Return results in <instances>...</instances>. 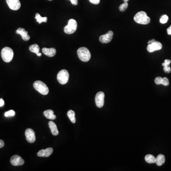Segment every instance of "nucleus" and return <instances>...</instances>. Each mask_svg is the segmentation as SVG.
I'll list each match as a JSON object with an SVG mask.
<instances>
[{"label":"nucleus","mask_w":171,"mask_h":171,"mask_svg":"<svg viewBox=\"0 0 171 171\" xmlns=\"http://www.w3.org/2000/svg\"><path fill=\"white\" fill-rule=\"evenodd\" d=\"M14 53L13 49L8 47H6L3 49L1 52V58L5 62H10L13 58Z\"/></svg>","instance_id":"nucleus-3"},{"label":"nucleus","mask_w":171,"mask_h":171,"mask_svg":"<svg viewBox=\"0 0 171 171\" xmlns=\"http://www.w3.org/2000/svg\"><path fill=\"white\" fill-rule=\"evenodd\" d=\"M4 146V142L2 140L0 139V148H2Z\"/></svg>","instance_id":"nucleus-32"},{"label":"nucleus","mask_w":171,"mask_h":171,"mask_svg":"<svg viewBox=\"0 0 171 171\" xmlns=\"http://www.w3.org/2000/svg\"><path fill=\"white\" fill-rule=\"evenodd\" d=\"M49 1H52V0H49Z\"/></svg>","instance_id":"nucleus-38"},{"label":"nucleus","mask_w":171,"mask_h":171,"mask_svg":"<svg viewBox=\"0 0 171 171\" xmlns=\"http://www.w3.org/2000/svg\"><path fill=\"white\" fill-rule=\"evenodd\" d=\"M15 114V112L13 110H11L6 112L4 114L5 117H13Z\"/></svg>","instance_id":"nucleus-25"},{"label":"nucleus","mask_w":171,"mask_h":171,"mask_svg":"<svg viewBox=\"0 0 171 171\" xmlns=\"http://www.w3.org/2000/svg\"><path fill=\"white\" fill-rule=\"evenodd\" d=\"M161 84L165 86H167L169 85V81L168 79L167 78H162V83Z\"/></svg>","instance_id":"nucleus-26"},{"label":"nucleus","mask_w":171,"mask_h":171,"mask_svg":"<svg viewBox=\"0 0 171 171\" xmlns=\"http://www.w3.org/2000/svg\"><path fill=\"white\" fill-rule=\"evenodd\" d=\"M35 18L36 20V21L37 23H39V24L42 23L43 22L44 23H46L47 21V20H48V18L46 17H42L41 16H40V14L38 13H37L35 15Z\"/></svg>","instance_id":"nucleus-19"},{"label":"nucleus","mask_w":171,"mask_h":171,"mask_svg":"<svg viewBox=\"0 0 171 171\" xmlns=\"http://www.w3.org/2000/svg\"><path fill=\"white\" fill-rule=\"evenodd\" d=\"M168 20V17L167 16V15H164L161 17L160 22L162 24H165L167 22Z\"/></svg>","instance_id":"nucleus-24"},{"label":"nucleus","mask_w":171,"mask_h":171,"mask_svg":"<svg viewBox=\"0 0 171 171\" xmlns=\"http://www.w3.org/2000/svg\"><path fill=\"white\" fill-rule=\"evenodd\" d=\"M123 1H124V2H127L129 0H123Z\"/></svg>","instance_id":"nucleus-37"},{"label":"nucleus","mask_w":171,"mask_h":171,"mask_svg":"<svg viewBox=\"0 0 171 171\" xmlns=\"http://www.w3.org/2000/svg\"><path fill=\"white\" fill-rule=\"evenodd\" d=\"M162 78L160 77H156V78H155V84L157 85H160L162 83Z\"/></svg>","instance_id":"nucleus-28"},{"label":"nucleus","mask_w":171,"mask_h":171,"mask_svg":"<svg viewBox=\"0 0 171 171\" xmlns=\"http://www.w3.org/2000/svg\"><path fill=\"white\" fill-rule=\"evenodd\" d=\"M77 54L78 58L81 61L83 62H88L91 58V53L86 47H81L78 49Z\"/></svg>","instance_id":"nucleus-2"},{"label":"nucleus","mask_w":171,"mask_h":171,"mask_svg":"<svg viewBox=\"0 0 171 171\" xmlns=\"http://www.w3.org/2000/svg\"><path fill=\"white\" fill-rule=\"evenodd\" d=\"M10 162L13 165L19 166L24 164V160L18 155H14L11 157Z\"/></svg>","instance_id":"nucleus-12"},{"label":"nucleus","mask_w":171,"mask_h":171,"mask_svg":"<svg viewBox=\"0 0 171 171\" xmlns=\"http://www.w3.org/2000/svg\"><path fill=\"white\" fill-rule=\"evenodd\" d=\"M165 155L160 154L156 157L155 163L158 166H161L165 163Z\"/></svg>","instance_id":"nucleus-18"},{"label":"nucleus","mask_w":171,"mask_h":171,"mask_svg":"<svg viewBox=\"0 0 171 171\" xmlns=\"http://www.w3.org/2000/svg\"><path fill=\"white\" fill-rule=\"evenodd\" d=\"M71 1V4L74 5H78V0H69Z\"/></svg>","instance_id":"nucleus-31"},{"label":"nucleus","mask_w":171,"mask_h":171,"mask_svg":"<svg viewBox=\"0 0 171 171\" xmlns=\"http://www.w3.org/2000/svg\"><path fill=\"white\" fill-rule=\"evenodd\" d=\"M171 61L169 59H165L164 63H162L163 66L164 67H169L170 66V64L171 63Z\"/></svg>","instance_id":"nucleus-27"},{"label":"nucleus","mask_w":171,"mask_h":171,"mask_svg":"<svg viewBox=\"0 0 171 171\" xmlns=\"http://www.w3.org/2000/svg\"><path fill=\"white\" fill-rule=\"evenodd\" d=\"M27 141L30 143H34L36 140L35 132L31 128H28L26 130L25 133Z\"/></svg>","instance_id":"nucleus-7"},{"label":"nucleus","mask_w":171,"mask_h":171,"mask_svg":"<svg viewBox=\"0 0 171 171\" xmlns=\"http://www.w3.org/2000/svg\"><path fill=\"white\" fill-rule=\"evenodd\" d=\"M162 44L160 42L155 41L151 44H148L147 49L149 52H153L155 50H160L162 48Z\"/></svg>","instance_id":"nucleus-11"},{"label":"nucleus","mask_w":171,"mask_h":171,"mask_svg":"<svg viewBox=\"0 0 171 171\" xmlns=\"http://www.w3.org/2000/svg\"><path fill=\"white\" fill-rule=\"evenodd\" d=\"M145 160L148 163L152 164V163H155L156 162V158L153 155L148 154L145 156Z\"/></svg>","instance_id":"nucleus-20"},{"label":"nucleus","mask_w":171,"mask_h":171,"mask_svg":"<svg viewBox=\"0 0 171 171\" xmlns=\"http://www.w3.org/2000/svg\"><path fill=\"white\" fill-rule=\"evenodd\" d=\"M164 71L166 73H170L171 71V68H170V66L169 67H165L164 68Z\"/></svg>","instance_id":"nucleus-29"},{"label":"nucleus","mask_w":171,"mask_h":171,"mask_svg":"<svg viewBox=\"0 0 171 171\" xmlns=\"http://www.w3.org/2000/svg\"><path fill=\"white\" fill-rule=\"evenodd\" d=\"M67 115L69 118V119L71 120V122L73 123H75V113L74 111L72 110H70L67 113Z\"/></svg>","instance_id":"nucleus-21"},{"label":"nucleus","mask_w":171,"mask_h":171,"mask_svg":"<svg viewBox=\"0 0 171 171\" xmlns=\"http://www.w3.org/2000/svg\"><path fill=\"white\" fill-rule=\"evenodd\" d=\"M49 128H50L51 132H52V134L54 135V136H57L59 133V131H58V128H57V126L55 124L54 122L53 121H49Z\"/></svg>","instance_id":"nucleus-16"},{"label":"nucleus","mask_w":171,"mask_h":171,"mask_svg":"<svg viewBox=\"0 0 171 171\" xmlns=\"http://www.w3.org/2000/svg\"><path fill=\"white\" fill-rule=\"evenodd\" d=\"M16 33L17 34L20 35L23 39L25 41H28L30 39V36L28 34V32L23 28H18Z\"/></svg>","instance_id":"nucleus-14"},{"label":"nucleus","mask_w":171,"mask_h":171,"mask_svg":"<svg viewBox=\"0 0 171 171\" xmlns=\"http://www.w3.org/2000/svg\"><path fill=\"white\" fill-rule=\"evenodd\" d=\"M29 49L30 52L37 54L39 52L40 49L38 44H35L30 45L29 47Z\"/></svg>","instance_id":"nucleus-22"},{"label":"nucleus","mask_w":171,"mask_h":171,"mask_svg":"<svg viewBox=\"0 0 171 171\" xmlns=\"http://www.w3.org/2000/svg\"><path fill=\"white\" fill-rule=\"evenodd\" d=\"M77 21L74 19H71L68 22V25L64 27V32L67 34H72L77 30Z\"/></svg>","instance_id":"nucleus-5"},{"label":"nucleus","mask_w":171,"mask_h":171,"mask_svg":"<svg viewBox=\"0 0 171 171\" xmlns=\"http://www.w3.org/2000/svg\"><path fill=\"white\" fill-rule=\"evenodd\" d=\"M134 20L139 24H148L150 22V18L147 16L146 13L145 11H139L134 16Z\"/></svg>","instance_id":"nucleus-1"},{"label":"nucleus","mask_w":171,"mask_h":171,"mask_svg":"<svg viewBox=\"0 0 171 171\" xmlns=\"http://www.w3.org/2000/svg\"><path fill=\"white\" fill-rule=\"evenodd\" d=\"M43 114L46 118L49 119L54 120L56 118V116L54 114V111L52 110H48L45 111Z\"/></svg>","instance_id":"nucleus-17"},{"label":"nucleus","mask_w":171,"mask_h":171,"mask_svg":"<svg viewBox=\"0 0 171 171\" xmlns=\"http://www.w3.org/2000/svg\"><path fill=\"white\" fill-rule=\"evenodd\" d=\"M37 55L38 56H39V57H40V56H42V53H40V52H39V53H37Z\"/></svg>","instance_id":"nucleus-36"},{"label":"nucleus","mask_w":171,"mask_h":171,"mask_svg":"<svg viewBox=\"0 0 171 171\" xmlns=\"http://www.w3.org/2000/svg\"><path fill=\"white\" fill-rule=\"evenodd\" d=\"M155 41H156V40H155V39H152V40H150V41H149V42H148V44H151V43H153V42H155Z\"/></svg>","instance_id":"nucleus-35"},{"label":"nucleus","mask_w":171,"mask_h":171,"mask_svg":"<svg viewBox=\"0 0 171 171\" xmlns=\"http://www.w3.org/2000/svg\"><path fill=\"white\" fill-rule=\"evenodd\" d=\"M113 35V32L111 30H110L106 34L102 35L100 36V42L103 43H108L112 40Z\"/></svg>","instance_id":"nucleus-10"},{"label":"nucleus","mask_w":171,"mask_h":171,"mask_svg":"<svg viewBox=\"0 0 171 171\" xmlns=\"http://www.w3.org/2000/svg\"><path fill=\"white\" fill-rule=\"evenodd\" d=\"M69 79V73L66 69H62L57 75L58 82L61 84H66Z\"/></svg>","instance_id":"nucleus-6"},{"label":"nucleus","mask_w":171,"mask_h":171,"mask_svg":"<svg viewBox=\"0 0 171 171\" xmlns=\"http://www.w3.org/2000/svg\"><path fill=\"white\" fill-rule=\"evenodd\" d=\"M128 7V3L127 2H124L123 4L120 5L119 9L121 11H124L126 10Z\"/></svg>","instance_id":"nucleus-23"},{"label":"nucleus","mask_w":171,"mask_h":171,"mask_svg":"<svg viewBox=\"0 0 171 171\" xmlns=\"http://www.w3.org/2000/svg\"><path fill=\"white\" fill-rule=\"evenodd\" d=\"M105 94L103 92H98L95 97V102L97 107L101 108L104 104Z\"/></svg>","instance_id":"nucleus-8"},{"label":"nucleus","mask_w":171,"mask_h":171,"mask_svg":"<svg viewBox=\"0 0 171 171\" xmlns=\"http://www.w3.org/2000/svg\"><path fill=\"white\" fill-rule=\"evenodd\" d=\"M4 105V101L2 98L0 99V107H3Z\"/></svg>","instance_id":"nucleus-33"},{"label":"nucleus","mask_w":171,"mask_h":171,"mask_svg":"<svg viewBox=\"0 0 171 171\" xmlns=\"http://www.w3.org/2000/svg\"><path fill=\"white\" fill-rule=\"evenodd\" d=\"M89 1L94 4H98L100 3V0H89Z\"/></svg>","instance_id":"nucleus-30"},{"label":"nucleus","mask_w":171,"mask_h":171,"mask_svg":"<svg viewBox=\"0 0 171 171\" xmlns=\"http://www.w3.org/2000/svg\"><path fill=\"white\" fill-rule=\"evenodd\" d=\"M33 87L38 92L43 95H46L49 92V89L47 86L42 81H35L33 84Z\"/></svg>","instance_id":"nucleus-4"},{"label":"nucleus","mask_w":171,"mask_h":171,"mask_svg":"<svg viewBox=\"0 0 171 171\" xmlns=\"http://www.w3.org/2000/svg\"><path fill=\"white\" fill-rule=\"evenodd\" d=\"M6 1L9 7L13 10H18L21 6V4L19 0H6Z\"/></svg>","instance_id":"nucleus-9"},{"label":"nucleus","mask_w":171,"mask_h":171,"mask_svg":"<svg viewBox=\"0 0 171 171\" xmlns=\"http://www.w3.org/2000/svg\"><path fill=\"white\" fill-rule=\"evenodd\" d=\"M43 53L48 57H54L56 54V50L54 48H43L42 49Z\"/></svg>","instance_id":"nucleus-15"},{"label":"nucleus","mask_w":171,"mask_h":171,"mask_svg":"<svg viewBox=\"0 0 171 171\" xmlns=\"http://www.w3.org/2000/svg\"><path fill=\"white\" fill-rule=\"evenodd\" d=\"M167 32L168 34H169V35H171V25L170 26V27H169L167 29Z\"/></svg>","instance_id":"nucleus-34"},{"label":"nucleus","mask_w":171,"mask_h":171,"mask_svg":"<svg viewBox=\"0 0 171 171\" xmlns=\"http://www.w3.org/2000/svg\"><path fill=\"white\" fill-rule=\"evenodd\" d=\"M53 152V148L51 147L47 148L46 149H42L37 153V155L39 157H47L50 156Z\"/></svg>","instance_id":"nucleus-13"}]
</instances>
